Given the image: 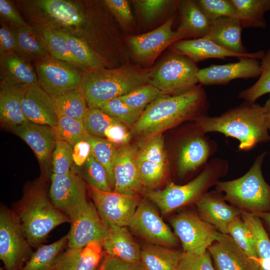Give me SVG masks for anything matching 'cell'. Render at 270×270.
<instances>
[{"mask_svg":"<svg viewBox=\"0 0 270 270\" xmlns=\"http://www.w3.org/2000/svg\"><path fill=\"white\" fill-rule=\"evenodd\" d=\"M14 3L29 25L81 40L108 68H112L116 54L114 24L102 0H19Z\"/></svg>","mask_w":270,"mask_h":270,"instance_id":"1","label":"cell"},{"mask_svg":"<svg viewBox=\"0 0 270 270\" xmlns=\"http://www.w3.org/2000/svg\"><path fill=\"white\" fill-rule=\"evenodd\" d=\"M208 108V96L199 85L180 94H162L130 128L131 136L138 139L142 146L168 130L207 116Z\"/></svg>","mask_w":270,"mask_h":270,"instance_id":"2","label":"cell"},{"mask_svg":"<svg viewBox=\"0 0 270 270\" xmlns=\"http://www.w3.org/2000/svg\"><path fill=\"white\" fill-rule=\"evenodd\" d=\"M206 134L219 132L239 142V150L248 151L258 144L270 142L263 106L244 102L221 115H208L194 121Z\"/></svg>","mask_w":270,"mask_h":270,"instance_id":"3","label":"cell"},{"mask_svg":"<svg viewBox=\"0 0 270 270\" xmlns=\"http://www.w3.org/2000/svg\"><path fill=\"white\" fill-rule=\"evenodd\" d=\"M150 70L130 64L86 70L82 72L78 88L89 109L100 108L110 100L150 84Z\"/></svg>","mask_w":270,"mask_h":270,"instance_id":"4","label":"cell"},{"mask_svg":"<svg viewBox=\"0 0 270 270\" xmlns=\"http://www.w3.org/2000/svg\"><path fill=\"white\" fill-rule=\"evenodd\" d=\"M228 168L226 160L212 158L202 170L187 183L178 184L169 181L163 190H146L144 194L159 208L162 214H166L195 204L227 174Z\"/></svg>","mask_w":270,"mask_h":270,"instance_id":"5","label":"cell"},{"mask_svg":"<svg viewBox=\"0 0 270 270\" xmlns=\"http://www.w3.org/2000/svg\"><path fill=\"white\" fill-rule=\"evenodd\" d=\"M14 212L32 247L40 246L56 226L70 222V220L54 206L42 186L38 184L26 190Z\"/></svg>","mask_w":270,"mask_h":270,"instance_id":"6","label":"cell"},{"mask_svg":"<svg viewBox=\"0 0 270 270\" xmlns=\"http://www.w3.org/2000/svg\"><path fill=\"white\" fill-rule=\"evenodd\" d=\"M266 152L259 154L248 170L230 180H219L214 186L224 200L242 212L256 216L270 212V186L262 173Z\"/></svg>","mask_w":270,"mask_h":270,"instance_id":"7","label":"cell"},{"mask_svg":"<svg viewBox=\"0 0 270 270\" xmlns=\"http://www.w3.org/2000/svg\"><path fill=\"white\" fill-rule=\"evenodd\" d=\"M198 70L196 63L190 58L172 50L151 68L150 84L162 94H180L197 86Z\"/></svg>","mask_w":270,"mask_h":270,"instance_id":"8","label":"cell"},{"mask_svg":"<svg viewBox=\"0 0 270 270\" xmlns=\"http://www.w3.org/2000/svg\"><path fill=\"white\" fill-rule=\"evenodd\" d=\"M206 134L194 122L192 129L180 137L175 162L176 173L180 178L200 173L217 151V142Z\"/></svg>","mask_w":270,"mask_h":270,"instance_id":"9","label":"cell"},{"mask_svg":"<svg viewBox=\"0 0 270 270\" xmlns=\"http://www.w3.org/2000/svg\"><path fill=\"white\" fill-rule=\"evenodd\" d=\"M32 248L22 232L14 210L1 206L0 210V258L6 270H20L30 258Z\"/></svg>","mask_w":270,"mask_h":270,"instance_id":"10","label":"cell"},{"mask_svg":"<svg viewBox=\"0 0 270 270\" xmlns=\"http://www.w3.org/2000/svg\"><path fill=\"white\" fill-rule=\"evenodd\" d=\"M170 222L184 252L204 254L220 234L204 221L196 211H182L173 216Z\"/></svg>","mask_w":270,"mask_h":270,"instance_id":"11","label":"cell"},{"mask_svg":"<svg viewBox=\"0 0 270 270\" xmlns=\"http://www.w3.org/2000/svg\"><path fill=\"white\" fill-rule=\"evenodd\" d=\"M50 180V198L71 222L88 206L85 182L73 168L66 174H52Z\"/></svg>","mask_w":270,"mask_h":270,"instance_id":"12","label":"cell"},{"mask_svg":"<svg viewBox=\"0 0 270 270\" xmlns=\"http://www.w3.org/2000/svg\"><path fill=\"white\" fill-rule=\"evenodd\" d=\"M40 86L54 98L78 88L83 71L52 56L33 62Z\"/></svg>","mask_w":270,"mask_h":270,"instance_id":"13","label":"cell"},{"mask_svg":"<svg viewBox=\"0 0 270 270\" xmlns=\"http://www.w3.org/2000/svg\"><path fill=\"white\" fill-rule=\"evenodd\" d=\"M136 162L142 185L154 190L166 178L168 170L162 135L156 136L142 145L136 156Z\"/></svg>","mask_w":270,"mask_h":270,"instance_id":"14","label":"cell"},{"mask_svg":"<svg viewBox=\"0 0 270 270\" xmlns=\"http://www.w3.org/2000/svg\"><path fill=\"white\" fill-rule=\"evenodd\" d=\"M128 226L152 244L172 248L178 244V238L146 199L140 200Z\"/></svg>","mask_w":270,"mask_h":270,"instance_id":"15","label":"cell"},{"mask_svg":"<svg viewBox=\"0 0 270 270\" xmlns=\"http://www.w3.org/2000/svg\"><path fill=\"white\" fill-rule=\"evenodd\" d=\"M99 214L108 226H128L140 202L138 196L102 192L88 187Z\"/></svg>","mask_w":270,"mask_h":270,"instance_id":"16","label":"cell"},{"mask_svg":"<svg viewBox=\"0 0 270 270\" xmlns=\"http://www.w3.org/2000/svg\"><path fill=\"white\" fill-rule=\"evenodd\" d=\"M175 18L174 15L152 31L128 37V44L135 59L142 62H151L168 46L182 40L172 28Z\"/></svg>","mask_w":270,"mask_h":270,"instance_id":"17","label":"cell"},{"mask_svg":"<svg viewBox=\"0 0 270 270\" xmlns=\"http://www.w3.org/2000/svg\"><path fill=\"white\" fill-rule=\"evenodd\" d=\"M70 223L68 248H82L92 242L103 241L108 228L92 202Z\"/></svg>","mask_w":270,"mask_h":270,"instance_id":"18","label":"cell"},{"mask_svg":"<svg viewBox=\"0 0 270 270\" xmlns=\"http://www.w3.org/2000/svg\"><path fill=\"white\" fill-rule=\"evenodd\" d=\"M260 74V62L258 60L242 58L236 62L199 69L197 77L202 85H224L235 79L258 78Z\"/></svg>","mask_w":270,"mask_h":270,"instance_id":"19","label":"cell"},{"mask_svg":"<svg viewBox=\"0 0 270 270\" xmlns=\"http://www.w3.org/2000/svg\"><path fill=\"white\" fill-rule=\"evenodd\" d=\"M208 250L216 270H259L258 264L251 259L228 234L220 232Z\"/></svg>","mask_w":270,"mask_h":270,"instance_id":"20","label":"cell"},{"mask_svg":"<svg viewBox=\"0 0 270 270\" xmlns=\"http://www.w3.org/2000/svg\"><path fill=\"white\" fill-rule=\"evenodd\" d=\"M226 202L222 193L214 190L208 191L194 204L200 217L223 234H228V224L242 213Z\"/></svg>","mask_w":270,"mask_h":270,"instance_id":"21","label":"cell"},{"mask_svg":"<svg viewBox=\"0 0 270 270\" xmlns=\"http://www.w3.org/2000/svg\"><path fill=\"white\" fill-rule=\"evenodd\" d=\"M132 148L128 144L118 148L114 164V192L128 196H138L146 190L142 184Z\"/></svg>","mask_w":270,"mask_h":270,"instance_id":"22","label":"cell"},{"mask_svg":"<svg viewBox=\"0 0 270 270\" xmlns=\"http://www.w3.org/2000/svg\"><path fill=\"white\" fill-rule=\"evenodd\" d=\"M172 50L184 55L196 63L210 58H225L236 57L262 59L265 54L264 50L240 54L230 52L204 38L180 40L171 45Z\"/></svg>","mask_w":270,"mask_h":270,"instance_id":"23","label":"cell"},{"mask_svg":"<svg viewBox=\"0 0 270 270\" xmlns=\"http://www.w3.org/2000/svg\"><path fill=\"white\" fill-rule=\"evenodd\" d=\"M22 110L26 118L37 124L54 127L58 122L54 98L38 84L30 86L22 100Z\"/></svg>","mask_w":270,"mask_h":270,"instance_id":"24","label":"cell"},{"mask_svg":"<svg viewBox=\"0 0 270 270\" xmlns=\"http://www.w3.org/2000/svg\"><path fill=\"white\" fill-rule=\"evenodd\" d=\"M13 128L14 134L32 149L39 162L46 164L57 141L52 127L30 121Z\"/></svg>","mask_w":270,"mask_h":270,"instance_id":"25","label":"cell"},{"mask_svg":"<svg viewBox=\"0 0 270 270\" xmlns=\"http://www.w3.org/2000/svg\"><path fill=\"white\" fill-rule=\"evenodd\" d=\"M102 240H95L82 248H68L56 258L54 270H96L103 254Z\"/></svg>","mask_w":270,"mask_h":270,"instance_id":"26","label":"cell"},{"mask_svg":"<svg viewBox=\"0 0 270 270\" xmlns=\"http://www.w3.org/2000/svg\"><path fill=\"white\" fill-rule=\"evenodd\" d=\"M243 28L235 17H222L212 22L204 38L234 53L246 55L248 52L242 44L241 35Z\"/></svg>","mask_w":270,"mask_h":270,"instance_id":"27","label":"cell"},{"mask_svg":"<svg viewBox=\"0 0 270 270\" xmlns=\"http://www.w3.org/2000/svg\"><path fill=\"white\" fill-rule=\"evenodd\" d=\"M180 24L176 30L182 40L184 38H202L208 34L212 21L196 0H180L178 6Z\"/></svg>","mask_w":270,"mask_h":270,"instance_id":"28","label":"cell"},{"mask_svg":"<svg viewBox=\"0 0 270 270\" xmlns=\"http://www.w3.org/2000/svg\"><path fill=\"white\" fill-rule=\"evenodd\" d=\"M108 227L102 242L103 250L108 256L128 262H140L141 248L126 226Z\"/></svg>","mask_w":270,"mask_h":270,"instance_id":"29","label":"cell"},{"mask_svg":"<svg viewBox=\"0 0 270 270\" xmlns=\"http://www.w3.org/2000/svg\"><path fill=\"white\" fill-rule=\"evenodd\" d=\"M0 118L6 125L14 127L28 120L22 110V100L29 88L0 82Z\"/></svg>","mask_w":270,"mask_h":270,"instance_id":"30","label":"cell"},{"mask_svg":"<svg viewBox=\"0 0 270 270\" xmlns=\"http://www.w3.org/2000/svg\"><path fill=\"white\" fill-rule=\"evenodd\" d=\"M0 80L28 88L38 84L30 62L16 52L0 56Z\"/></svg>","mask_w":270,"mask_h":270,"instance_id":"31","label":"cell"},{"mask_svg":"<svg viewBox=\"0 0 270 270\" xmlns=\"http://www.w3.org/2000/svg\"><path fill=\"white\" fill-rule=\"evenodd\" d=\"M182 252L158 244H145L141 248L140 262L144 270H176Z\"/></svg>","mask_w":270,"mask_h":270,"instance_id":"32","label":"cell"},{"mask_svg":"<svg viewBox=\"0 0 270 270\" xmlns=\"http://www.w3.org/2000/svg\"><path fill=\"white\" fill-rule=\"evenodd\" d=\"M14 31L17 42L16 54L30 62L51 56L38 28L28 25L16 28Z\"/></svg>","mask_w":270,"mask_h":270,"instance_id":"33","label":"cell"},{"mask_svg":"<svg viewBox=\"0 0 270 270\" xmlns=\"http://www.w3.org/2000/svg\"><path fill=\"white\" fill-rule=\"evenodd\" d=\"M236 10V17L242 28H264L266 26L264 14L268 0H230Z\"/></svg>","mask_w":270,"mask_h":270,"instance_id":"34","label":"cell"},{"mask_svg":"<svg viewBox=\"0 0 270 270\" xmlns=\"http://www.w3.org/2000/svg\"><path fill=\"white\" fill-rule=\"evenodd\" d=\"M68 241L66 235L50 244H41L20 270H53L56 258Z\"/></svg>","mask_w":270,"mask_h":270,"instance_id":"35","label":"cell"},{"mask_svg":"<svg viewBox=\"0 0 270 270\" xmlns=\"http://www.w3.org/2000/svg\"><path fill=\"white\" fill-rule=\"evenodd\" d=\"M241 216L253 236L259 270H270V238L260 220L256 216L244 212H242Z\"/></svg>","mask_w":270,"mask_h":270,"instance_id":"36","label":"cell"},{"mask_svg":"<svg viewBox=\"0 0 270 270\" xmlns=\"http://www.w3.org/2000/svg\"><path fill=\"white\" fill-rule=\"evenodd\" d=\"M58 117L83 120L89 110L86 98L79 88L68 92L54 98Z\"/></svg>","mask_w":270,"mask_h":270,"instance_id":"37","label":"cell"},{"mask_svg":"<svg viewBox=\"0 0 270 270\" xmlns=\"http://www.w3.org/2000/svg\"><path fill=\"white\" fill-rule=\"evenodd\" d=\"M84 140L90 144L92 155L106 168L114 191V164L118 147L105 138L94 136L88 133L86 134Z\"/></svg>","mask_w":270,"mask_h":270,"instance_id":"38","label":"cell"},{"mask_svg":"<svg viewBox=\"0 0 270 270\" xmlns=\"http://www.w3.org/2000/svg\"><path fill=\"white\" fill-rule=\"evenodd\" d=\"M62 37L69 48L85 71L103 68H108L104 62L86 43L68 34L53 30Z\"/></svg>","mask_w":270,"mask_h":270,"instance_id":"39","label":"cell"},{"mask_svg":"<svg viewBox=\"0 0 270 270\" xmlns=\"http://www.w3.org/2000/svg\"><path fill=\"white\" fill-rule=\"evenodd\" d=\"M38 29L43 36L47 48L52 56L68 62L83 72L85 71L72 53L67 42L62 37L50 29Z\"/></svg>","mask_w":270,"mask_h":270,"instance_id":"40","label":"cell"},{"mask_svg":"<svg viewBox=\"0 0 270 270\" xmlns=\"http://www.w3.org/2000/svg\"><path fill=\"white\" fill-rule=\"evenodd\" d=\"M241 215L236 217L228 224V234L251 259L258 263V255L253 236Z\"/></svg>","mask_w":270,"mask_h":270,"instance_id":"41","label":"cell"},{"mask_svg":"<svg viewBox=\"0 0 270 270\" xmlns=\"http://www.w3.org/2000/svg\"><path fill=\"white\" fill-rule=\"evenodd\" d=\"M270 93V48L260 62V74L252 86L240 92L238 98L246 102H256L260 97Z\"/></svg>","mask_w":270,"mask_h":270,"instance_id":"42","label":"cell"},{"mask_svg":"<svg viewBox=\"0 0 270 270\" xmlns=\"http://www.w3.org/2000/svg\"><path fill=\"white\" fill-rule=\"evenodd\" d=\"M57 140H64L74 147L84 140L86 132L83 120L66 116L58 117L56 124L52 128Z\"/></svg>","mask_w":270,"mask_h":270,"instance_id":"43","label":"cell"},{"mask_svg":"<svg viewBox=\"0 0 270 270\" xmlns=\"http://www.w3.org/2000/svg\"><path fill=\"white\" fill-rule=\"evenodd\" d=\"M83 166V177L89 186L102 192L113 191L106 168L92 154Z\"/></svg>","mask_w":270,"mask_h":270,"instance_id":"44","label":"cell"},{"mask_svg":"<svg viewBox=\"0 0 270 270\" xmlns=\"http://www.w3.org/2000/svg\"><path fill=\"white\" fill-rule=\"evenodd\" d=\"M180 1L136 0L132 2L144 22L150 24L168 10L178 9Z\"/></svg>","mask_w":270,"mask_h":270,"instance_id":"45","label":"cell"},{"mask_svg":"<svg viewBox=\"0 0 270 270\" xmlns=\"http://www.w3.org/2000/svg\"><path fill=\"white\" fill-rule=\"evenodd\" d=\"M162 93L159 89L148 84L120 98L132 108L143 112Z\"/></svg>","mask_w":270,"mask_h":270,"instance_id":"46","label":"cell"},{"mask_svg":"<svg viewBox=\"0 0 270 270\" xmlns=\"http://www.w3.org/2000/svg\"><path fill=\"white\" fill-rule=\"evenodd\" d=\"M100 109L114 119L130 128L142 114L128 106L120 97L110 100Z\"/></svg>","mask_w":270,"mask_h":270,"instance_id":"47","label":"cell"},{"mask_svg":"<svg viewBox=\"0 0 270 270\" xmlns=\"http://www.w3.org/2000/svg\"><path fill=\"white\" fill-rule=\"evenodd\" d=\"M117 120L100 108L89 109L83 120L86 132L94 136L105 138V132Z\"/></svg>","mask_w":270,"mask_h":270,"instance_id":"48","label":"cell"},{"mask_svg":"<svg viewBox=\"0 0 270 270\" xmlns=\"http://www.w3.org/2000/svg\"><path fill=\"white\" fill-rule=\"evenodd\" d=\"M73 147L64 140H57L52 156V173L64 174L72 168Z\"/></svg>","mask_w":270,"mask_h":270,"instance_id":"49","label":"cell"},{"mask_svg":"<svg viewBox=\"0 0 270 270\" xmlns=\"http://www.w3.org/2000/svg\"><path fill=\"white\" fill-rule=\"evenodd\" d=\"M212 22L222 17H236V10L230 0H196Z\"/></svg>","mask_w":270,"mask_h":270,"instance_id":"50","label":"cell"},{"mask_svg":"<svg viewBox=\"0 0 270 270\" xmlns=\"http://www.w3.org/2000/svg\"><path fill=\"white\" fill-rule=\"evenodd\" d=\"M176 270H216L208 250L203 254L182 252Z\"/></svg>","mask_w":270,"mask_h":270,"instance_id":"51","label":"cell"},{"mask_svg":"<svg viewBox=\"0 0 270 270\" xmlns=\"http://www.w3.org/2000/svg\"><path fill=\"white\" fill-rule=\"evenodd\" d=\"M102 2L122 26L126 28L132 24L133 16L128 1L104 0Z\"/></svg>","mask_w":270,"mask_h":270,"instance_id":"52","label":"cell"},{"mask_svg":"<svg viewBox=\"0 0 270 270\" xmlns=\"http://www.w3.org/2000/svg\"><path fill=\"white\" fill-rule=\"evenodd\" d=\"M0 14L1 18L8 22L9 26L14 29L29 25L16 7L10 0H0Z\"/></svg>","mask_w":270,"mask_h":270,"instance_id":"53","label":"cell"},{"mask_svg":"<svg viewBox=\"0 0 270 270\" xmlns=\"http://www.w3.org/2000/svg\"><path fill=\"white\" fill-rule=\"evenodd\" d=\"M104 134L105 138L117 146L128 145L132 137L126 126L120 122L110 126Z\"/></svg>","mask_w":270,"mask_h":270,"instance_id":"54","label":"cell"},{"mask_svg":"<svg viewBox=\"0 0 270 270\" xmlns=\"http://www.w3.org/2000/svg\"><path fill=\"white\" fill-rule=\"evenodd\" d=\"M17 42L14 29L5 22H0V56L16 52Z\"/></svg>","mask_w":270,"mask_h":270,"instance_id":"55","label":"cell"},{"mask_svg":"<svg viewBox=\"0 0 270 270\" xmlns=\"http://www.w3.org/2000/svg\"><path fill=\"white\" fill-rule=\"evenodd\" d=\"M100 270H144L140 262H128L107 256L103 262Z\"/></svg>","mask_w":270,"mask_h":270,"instance_id":"56","label":"cell"},{"mask_svg":"<svg viewBox=\"0 0 270 270\" xmlns=\"http://www.w3.org/2000/svg\"><path fill=\"white\" fill-rule=\"evenodd\" d=\"M91 154V146L88 142L82 140L73 147L72 159L77 166H83Z\"/></svg>","mask_w":270,"mask_h":270,"instance_id":"57","label":"cell"},{"mask_svg":"<svg viewBox=\"0 0 270 270\" xmlns=\"http://www.w3.org/2000/svg\"><path fill=\"white\" fill-rule=\"evenodd\" d=\"M261 220L262 225L270 238V212L256 215Z\"/></svg>","mask_w":270,"mask_h":270,"instance_id":"58","label":"cell"},{"mask_svg":"<svg viewBox=\"0 0 270 270\" xmlns=\"http://www.w3.org/2000/svg\"><path fill=\"white\" fill-rule=\"evenodd\" d=\"M263 106L265 112L268 127L270 132V95Z\"/></svg>","mask_w":270,"mask_h":270,"instance_id":"59","label":"cell"},{"mask_svg":"<svg viewBox=\"0 0 270 270\" xmlns=\"http://www.w3.org/2000/svg\"><path fill=\"white\" fill-rule=\"evenodd\" d=\"M268 10H270V0H268Z\"/></svg>","mask_w":270,"mask_h":270,"instance_id":"60","label":"cell"},{"mask_svg":"<svg viewBox=\"0 0 270 270\" xmlns=\"http://www.w3.org/2000/svg\"><path fill=\"white\" fill-rule=\"evenodd\" d=\"M0 270H4L2 268H0Z\"/></svg>","mask_w":270,"mask_h":270,"instance_id":"61","label":"cell"},{"mask_svg":"<svg viewBox=\"0 0 270 270\" xmlns=\"http://www.w3.org/2000/svg\"></svg>","mask_w":270,"mask_h":270,"instance_id":"62","label":"cell"}]
</instances>
